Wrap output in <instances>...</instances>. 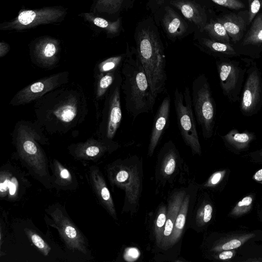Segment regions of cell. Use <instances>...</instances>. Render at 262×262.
Wrapping results in <instances>:
<instances>
[{
  "instance_id": "obj_1",
  "label": "cell",
  "mask_w": 262,
  "mask_h": 262,
  "mask_svg": "<svg viewBox=\"0 0 262 262\" xmlns=\"http://www.w3.org/2000/svg\"><path fill=\"white\" fill-rule=\"evenodd\" d=\"M121 68L125 107L134 120L139 115L152 111L156 98L135 49L127 51Z\"/></svg>"
},
{
  "instance_id": "obj_2",
  "label": "cell",
  "mask_w": 262,
  "mask_h": 262,
  "mask_svg": "<svg viewBox=\"0 0 262 262\" xmlns=\"http://www.w3.org/2000/svg\"><path fill=\"white\" fill-rule=\"evenodd\" d=\"M136 52L156 98L166 91V57L158 35L149 28H143L136 37Z\"/></svg>"
},
{
  "instance_id": "obj_3",
  "label": "cell",
  "mask_w": 262,
  "mask_h": 262,
  "mask_svg": "<svg viewBox=\"0 0 262 262\" xmlns=\"http://www.w3.org/2000/svg\"><path fill=\"white\" fill-rule=\"evenodd\" d=\"M191 99L196 120L204 138H211L215 123V103L205 74L199 75L193 80Z\"/></svg>"
},
{
  "instance_id": "obj_4",
  "label": "cell",
  "mask_w": 262,
  "mask_h": 262,
  "mask_svg": "<svg viewBox=\"0 0 262 262\" xmlns=\"http://www.w3.org/2000/svg\"><path fill=\"white\" fill-rule=\"evenodd\" d=\"M173 102L178 126L182 139L193 153L200 155L201 147L189 88L186 86L182 92L176 88L173 93Z\"/></svg>"
},
{
  "instance_id": "obj_5",
  "label": "cell",
  "mask_w": 262,
  "mask_h": 262,
  "mask_svg": "<svg viewBox=\"0 0 262 262\" xmlns=\"http://www.w3.org/2000/svg\"><path fill=\"white\" fill-rule=\"evenodd\" d=\"M67 14V9L60 6L22 9L15 18L1 23L0 30L21 31L42 25L57 24L61 22Z\"/></svg>"
},
{
  "instance_id": "obj_6",
  "label": "cell",
  "mask_w": 262,
  "mask_h": 262,
  "mask_svg": "<svg viewBox=\"0 0 262 262\" xmlns=\"http://www.w3.org/2000/svg\"><path fill=\"white\" fill-rule=\"evenodd\" d=\"M245 61L243 64L232 58H218L215 62L221 88L224 95L232 103L240 100L248 68L247 59Z\"/></svg>"
},
{
  "instance_id": "obj_7",
  "label": "cell",
  "mask_w": 262,
  "mask_h": 262,
  "mask_svg": "<svg viewBox=\"0 0 262 262\" xmlns=\"http://www.w3.org/2000/svg\"><path fill=\"white\" fill-rule=\"evenodd\" d=\"M35 133L27 126H20L17 130L16 145L20 158L37 177L49 176L47 160L41 148L36 142Z\"/></svg>"
},
{
  "instance_id": "obj_8",
  "label": "cell",
  "mask_w": 262,
  "mask_h": 262,
  "mask_svg": "<svg viewBox=\"0 0 262 262\" xmlns=\"http://www.w3.org/2000/svg\"><path fill=\"white\" fill-rule=\"evenodd\" d=\"M248 68L239 100V110L246 117L257 114L262 107L261 72L253 60H247Z\"/></svg>"
},
{
  "instance_id": "obj_9",
  "label": "cell",
  "mask_w": 262,
  "mask_h": 262,
  "mask_svg": "<svg viewBox=\"0 0 262 262\" xmlns=\"http://www.w3.org/2000/svg\"><path fill=\"white\" fill-rule=\"evenodd\" d=\"M48 213L52 219V226L57 229L66 246L70 250L87 254L89 250L85 238L61 207L57 205L51 207Z\"/></svg>"
},
{
  "instance_id": "obj_10",
  "label": "cell",
  "mask_w": 262,
  "mask_h": 262,
  "mask_svg": "<svg viewBox=\"0 0 262 262\" xmlns=\"http://www.w3.org/2000/svg\"><path fill=\"white\" fill-rule=\"evenodd\" d=\"M122 77L118 73L112 88L108 101L105 135L108 140L115 136L122 120L120 89Z\"/></svg>"
},
{
  "instance_id": "obj_11",
  "label": "cell",
  "mask_w": 262,
  "mask_h": 262,
  "mask_svg": "<svg viewBox=\"0 0 262 262\" xmlns=\"http://www.w3.org/2000/svg\"><path fill=\"white\" fill-rule=\"evenodd\" d=\"M62 74H57L34 82L19 91L12 100L13 105L26 104L35 100L58 86Z\"/></svg>"
},
{
  "instance_id": "obj_12",
  "label": "cell",
  "mask_w": 262,
  "mask_h": 262,
  "mask_svg": "<svg viewBox=\"0 0 262 262\" xmlns=\"http://www.w3.org/2000/svg\"><path fill=\"white\" fill-rule=\"evenodd\" d=\"M261 230H238L218 233L210 250L216 253L224 250L236 249L259 235Z\"/></svg>"
},
{
  "instance_id": "obj_13",
  "label": "cell",
  "mask_w": 262,
  "mask_h": 262,
  "mask_svg": "<svg viewBox=\"0 0 262 262\" xmlns=\"http://www.w3.org/2000/svg\"><path fill=\"white\" fill-rule=\"evenodd\" d=\"M33 53L37 61L45 66L54 63L60 50V41L50 36H43L33 41Z\"/></svg>"
},
{
  "instance_id": "obj_14",
  "label": "cell",
  "mask_w": 262,
  "mask_h": 262,
  "mask_svg": "<svg viewBox=\"0 0 262 262\" xmlns=\"http://www.w3.org/2000/svg\"><path fill=\"white\" fill-rule=\"evenodd\" d=\"M171 99L167 95L160 104L153 121L148 145V155L153 154L166 127L170 114Z\"/></svg>"
},
{
  "instance_id": "obj_15",
  "label": "cell",
  "mask_w": 262,
  "mask_h": 262,
  "mask_svg": "<svg viewBox=\"0 0 262 262\" xmlns=\"http://www.w3.org/2000/svg\"><path fill=\"white\" fill-rule=\"evenodd\" d=\"M226 148L235 155H240L247 151L251 143L255 140L254 133L245 130L239 132L238 129L233 128L223 136H221Z\"/></svg>"
},
{
  "instance_id": "obj_16",
  "label": "cell",
  "mask_w": 262,
  "mask_h": 262,
  "mask_svg": "<svg viewBox=\"0 0 262 262\" xmlns=\"http://www.w3.org/2000/svg\"><path fill=\"white\" fill-rule=\"evenodd\" d=\"M90 181L92 188L99 201L114 217L116 211L114 203L103 177L96 166H92L90 171Z\"/></svg>"
},
{
  "instance_id": "obj_17",
  "label": "cell",
  "mask_w": 262,
  "mask_h": 262,
  "mask_svg": "<svg viewBox=\"0 0 262 262\" xmlns=\"http://www.w3.org/2000/svg\"><path fill=\"white\" fill-rule=\"evenodd\" d=\"M199 46L204 51L218 58H233L241 55L230 43L212 39L202 38L199 41Z\"/></svg>"
},
{
  "instance_id": "obj_18",
  "label": "cell",
  "mask_w": 262,
  "mask_h": 262,
  "mask_svg": "<svg viewBox=\"0 0 262 262\" xmlns=\"http://www.w3.org/2000/svg\"><path fill=\"white\" fill-rule=\"evenodd\" d=\"M184 191L179 192L169 201L166 214V223L161 243L162 247L164 248L167 247L169 237L173 230L175 221L184 200Z\"/></svg>"
},
{
  "instance_id": "obj_19",
  "label": "cell",
  "mask_w": 262,
  "mask_h": 262,
  "mask_svg": "<svg viewBox=\"0 0 262 262\" xmlns=\"http://www.w3.org/2000/svg\"><path fill=\"white\" fill-rule=\"evenodd\" d=\"M162 23L166 32L171 38L182 37L187 29L182 18L169 7L166 8Z\"/></svg>"
},
{
  "instance_id": "obj_20",
  "label": "cell",
  "mask_w": 262,
  "mask_h": 262,
  "mask_svg": "<svg viewBox=\"0 0 262 262\" xmlns=\"http://www.w3.org/2000/svg\"><path fill=\"white\" fill-rule=\"evenodd\" d=\"M20 184L18 178L9 169L1 171L0 196L9 200H15L18 196Z\"/></svg>"
},
{
  "instance_id": "obj_21",
  "label": "cell",
  "mask_w": 262,
  "mask_h": 262,
  "mask_svg": "<svg viewBox=\"0 0 262 262\" xmlns=\"http://www.w3.org/2000/svg\"><path fill=\"white\" fill-rule=\"evenodd\" d=\"M171 3L191 22L203 28L206 25V16H204L198 5L193 2L189 0H174Z\"/></svg>"
},
{
  "instance_id": "obj_22",
  "label": "cell",
  "mask_w": 262,
  "mask_h": 262,
  "mask_svg": "<svg viewBox=\"0 0 262 262\" xmlns=\"http://www.w3.org/2000/svg\"><path fill=\"white\" fill-rule=\"evenodd\" d=\"M217 21L224 26L228 34L234 43L242 39L245 23L241 16L235 14H226L218 18Z\"/></svg>"
},
{
  "instance_id": "obj_23",
  "label": "cell",
  "mask_w": 262,
  "mask_h": 262,
  "mask_svg": "<svg viewBox=\"0 0 262 262\" xmlns=\"http://www.w3.org/2000/svg\"><path fill=\"white\" fill-rule=\"evenodd\" d=\"M241 45L243 47L256 48L254 58H258V51H262V13L254 19Z\"/></svg>"
},
{
  "instance_id": "obj_24",
  "label": "cell",
  "mask_w": 262,
  "mask_h": 262,
  "mask_svg": "<svg viewBox=\"0 0 262 262\" xmlns=\"http://www.w3.org/2000/svg\"><path fill=\"white\" fill-rule=\"evenodd\" d=\"M84 20L91 25L104 30L107 34L115 35L120 30L121 19L110 21L96 15L95 13L83 12L79 14Z\"/></svg>"
},
{
  "instance_id": "obj_25",
  "label": "cell",
  "mask_w": 262,
  "mask_h": 262,
  "mask_svg": "<svg viewBox=\"0 0 262 262\" xmlns=\"http://www.w3.org/2000/svg\"><path fill=\"white\" fill-rule=\"evenodd\" d=\"M108 146L96 141H89L77 147L74 156L77 159L94 160L101 156L107 149Z\"/></svg>"
},
{
  "instance_id": "obj_26",
  "label": "cell",
  "mask_w": 262,
  "mask_h": 262,
  "mask_svg": "<svg viewBox=\"0 0 262 262\" xmlns=\"http://www.w3.org/2000/svg\"><path fill=\"white\" fill-rule=\"evenodd\" d=\"M189 202V196L184 199L181 208L174 224V227L170 235L167 247L175 244L180 238L186 222V217Z\"/></svg>"
},
{
  "instance_id": "obj_27",
  "label": "cell",
  "mask_w": 262,
  "mask_h": 262,
  "mask_svg": "<svg viewBox=\"0 0 262 262\" xmlns=\"http://www.w3.org/2000/svg\"><path fill=\"white\" fill-rule=\"evenodd\" d=\"M256 193H250L239 200L231 208L228 216L237 219L248 214L252 209L255 201Z\"/></svg>"
},
{
  "instance_id": "obj_28",
  "label": "cell",
  "mask_w": 262,
  "mask_h": 262,
  "mask_svg": "<svg viewBox=\"0 0 262 262\" xmlns=\"http://www.w3.org/2000/svg\"><path fill=\"white\" fill-rule=\"evenodd\" d=\"M52 169L56 184L66 187L73 183L74 178L70 170L56 160H54Z\"/></svg>"
},
{
  "instance_id": "obj_29",
  "label": "cell",
  "mask_w": 262,
  "mask_h": 262,
  "mask_svg": "<svg viewBox=\"0 0 262 262\" xmlns=\"http://www.w3.org/2000/svg\"><path fill=\"white\" fill-rule=\"evenodd\" d=\"M203 29L212 39L230 43V37L224 26L219 21H210L206 24Z\"/></svg>"
},
{
  "instance_id": "obj_30",
  "label": "cell",
  "mask_w": 262,
  "mask_h": 262,
  "mask_svg": "<svg viewBox=\"0 0 262 262\" xmlns=\"http://www.w3.org/2000/svg\"><path fill=\"white\" fill-rule=\"evenodd\" d=\"M124 0H94L91 7L92 12L113 14L117 12Z\"/></svg>"
},
{
  "instance_id": "obj_31",
  "label": "cell",
  "mask_w": 262,
  "mask_h": 262,
  "mask_svg": "<svg viewBox=\"0 0 262 262\" xmlns=\"http://www.w3.org/2000/svg\"><path fill=\"white\" fill-rule=\"evenodd\" d=\"M230 170L225 168L214 172L209 178L207 186L214 189L222 190L228 181Z\"/></svg>"
},
{
  "instance_id": "obj_32",
  "label": "cell",
  "mask_w": 262,
  "mask_h": 262,
  "mask_svg": "<svg viewBox=\"0 0 262 262\" xmlns=\"http://www.w3.org/2000/svg\"><path fill=\"white\" fill-rule=\"evenodd\" d=\"M126 53L110 57L99 64V70L101 73L117 71V69L122 67L125 59Z\"/></svg>"
},
{
  "instance_id": "obj_33",
  "label": "cell",
  "mask_w": 262,
  "mask_h": 262,
  "mask_svg": "<svg viewBox=\"0 0 262 262\" xmlns=\"http://www.w3.org/2000/svg\"><path fill=\"white\" fill-rule=\"evenodd\" d=\"M116 72H108L101 77L97 84V98H100L103 96L110 87L114 83L118 74Z\"/></svg>"
},
{
  "instance_id": "obj_34",
  "label": "cell",
  "mask_w": 262,
  "mask_h": 262,
  "mask_svg": "<svg viewBox=\"0 0 262 262\" xmlns=\"http://www.w3.org/2000/svg\"><path fill=\"white\" fill-rule=\"evenodd\" d=\"M25 231L28 238L40 252L45 256L48 255L51 251V247L43 238L30 229L26 228L25 229Z\"/></svg>"
},
{
  "instance_id": "obj_35",
  "label": "cell",
  "mask_w": 262,
  "mask_h": 262,
  "mask_svg": "<svg viewBox=\"0 0 262 262\" xmlns=\"http://www.w3.org/2000/svg\"><path fill=\"white\" fill-rule=\"evenodd\" d=\"M166 209L165 207H162L160 210L159 214L158 215L156 226H155V233L157 242L158 245L161 243L163 232L164 230L166 220Z\"/></svg>"
},
{
  "instance_id": "obj_36",
  "label": "cell",
  "mask_w": 262,
  "mask_h": 262,
  "mask_svg": "<svg viewBox=\"0 0 262 262\" xmlns=\"http://www.w3.org/2000/svg\"><path fill=\"white\" fill-rule=\"evenodd\" d=\"M57 117L64 122H69L76 115V108L72 105H66L59 108L56 113Z\"/></svg>"
},
{
  "instance_id": "obj_37",
  "label": "cell",
  "mask_w": 262,
  "mask_h": 262,
  "mask_svg": "<svg viewBox=\"0 0 262 262\" xmlns=\"http://www.w3.org/2000/svg\"><path fill=\"white\" fill-rule=\"evenodd\" d=\"M220 6L232 9H239L245 7L244 4L239 0H211Z\"/></svg>"
},
{
  "instance_id": "obj_38",
  "label": "cell",
  "mask_w": 262,
  "mask_h": 262,
  "mask_svg": "<svg viewBox=\"0 0 262 262\" xmlns=\"http://www.w3.org/2000/svg\"><path fill=\"white\" fill-rule=\"evenodd\" d=\"M213 207L210 203H206L201 210V219L202 222L204 224L209 223L211 220L213 216Z\"/></svg>"
},
{
  "instance_id": "obj_39",
  "label": "cell",
  "mask_w": 262,
  "mask_h": 262,
  "mask_svg": "<svg viewBox=\"0 0 262 262\" xmlns=\"http://www.w3.org/2000/svg\"><path fill=\"white\" fill-rule=\"evenodd\" d=\"M248 2L249 5L248 22L250 23L258 12L261 4L260 0H248Z\"/></svg>"
},
{
  "instance_id": "obj_40",
  "label": "cell",
  "mask_w": 262,
  "mask_h": 262,
  "mask_svg": "<svg viewBox=\"0 0 262 262\" xmlns=\"http://www.w3.org/2000/svg\"><path fill=\"white\" fill-rule=\"evenodd\" d=\"M243 157L247 158L249 161L254 164H262V148L255 151H251L244 155Z\"/></svg>"
},
{
  "instance_id": "obj_41",
  "label": "cell",
  "mask_w": 262,
  "mask_h": 262,
  "mask_svg": "<svg viewBox=\"0 0 262 262\" xmlns=\"http://www.w3.org/2000/svg\"><path fill=\"white\" fill-rule=\"evenodd\" d=\"M214 258L223 261H229L236 254L235 249L224 250L215 253Z\"/></svg>"
},
{
  "instance_id": "obj_42",
  "label": "cell",
  "mask_w": 262,
  "mask_h": 262,
  "mask_svg": "<svg viewBox=\"0 0 262 262\" xmlns=\"http://www.w3.org/2000/svg\"><path fill=\"white\" fill-rule=\"evenodd\" d=\"M139 255L138 249L130 248L127 250L125 254V258L127 260L133 261L137 259Z\"/></svg>"
},
{
  "instance_id": "obj_43",
  "label": "cell",
  "mask_w": 262,
  "mask_h": 262,
  "mask_svg": "<svg viewBox=\"0 0 262 262\" xmlns=\"http://www.w3.org/2000/svg\"><path fill=\"white\" fill-rule=\"evenodd\" d=\"M129 176V173L126 170L122 169L116 174L115 180L119 183H123L128 179Z\"/></svg>"
},
{
  "instance_id": "obj_44",
  "label": "cell",
  "mask_w": 262,
  "mask_h": 262,
  "mask_svg": "<svg viewBox=\"0 0 262 262\" xmlns=\"http://www.w3.org/2000/svg\"><path fill=\"white\" fill-rule=\"evenodd\" d=\"M10 47L9 44L4 41L0 42V57L5 56L10 50Z\"/></svg>"
},
{
  "instance_id": "obj_45",
  "label": "cell",
  "mask_w": 262,
  "mask_h": 262,
  "mask_svg": "<svg viewBox=\"0 0 262 262\" xmlns=\"http://www.w3.org/2000/svg\"><path fill=\"white\" fill-rule=\"evenodd\" d=\"M252 179L255 182L262 184V167L257 170L252 176ZM262 200V195L261 197Z\"/></svg>"
},
{
  "instance_id": "obj_46",
  "label": "cell",
  "mask_w": 262,
  "mask_h": 262,
  "mask_svg": "<svg viewBox=\"0 0 262 262\" xmlns=\"http://www.w3.org/2000/svg\"><path fill=\"white\" fill-rule=\"evenodd\" d=\"M257 214L259 221L262 223V205L260 208L257 209Z\"/></svg>"
},
{
  "instance_id": "obj_47",
  "label": "cell",
  "mask_w": 262,
  "mask_h": 262,
  "mask_svg": "<svg viewBox=\"0 0 262 262\" xmlns=\"http://www.w3.org/2000/svg\"><path fill=\"white\" fill-rule=\"evenodd\" d=\"M246 261H260V262H261L262 261V258H251V259H248L247 260H246Z\"/></svg>"
},
{
  "instance_id": "obj_48",
  "label": "cell",
  "mask_w": 262,
  "mask_h": 262,
  "mask_svg": "<svg viewBox=\"0 0 262 262\" xmlns=\"http://www.w3.org/2000/svg\"><path fill=\"white\" fill-rule=\"evenodd\" d=\"M255 241H262V230H260V232L259 235L255 239Z\"/></svg>"
}]
</instances>
